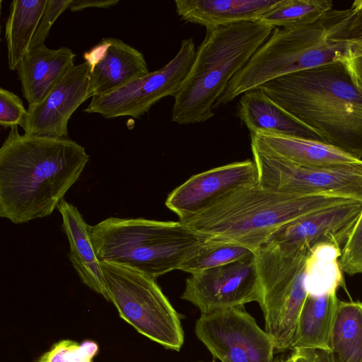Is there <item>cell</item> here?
Returning a JSON list of instances; mask_svg holds the SVG:
<instances>
[{"label":"cell","instance_id":"8fae6325","mask_svg":"<svg viewBox=\"0 0 362 362\" xmlns=\"http://www.w3.org/2000/svg\"><path fill=\"white\" fill-rule=\"evenodd\" d=\"M197 337L221 362H273L272 338L242 308L201 315Z\"/></svg>","mask_w":362,"mask_h":362},{"label":"cell","instance_id":"d6986e66","mask_svg":"<svg viewBox=\"0 0 362 362\" xmlns=\"http://www.w3.org/2000/svg\"><path fill=\"white\" fill-rule=\"evenodd\" d=\"M279 0H176L181 19L206 28L259 21Z\"/></svg>","mask_w":362,"mask_h":362},{"label":"cell","instance_id":"6da1fadb","mask_svg":"<svg viewBox=\"0 0 362 362\" xmlns=\"http://www.w3.org/2000/svg\"><path fill=\"white\" fill-rule=\"evenodd\" d=\"M89 155L69 137L11 129L0 148V216L25 223L49 216L79 179Z\"/></svg>","mask_w":362,"mask_h":362},{"label":"cell","instance_id":"e0dca14e","mask_svg":"<svg viewBox=\"0 0 362 362\" xmlns=\"http://www.w3.org/2000/svg\"><path fill=\"white\" fill-rule=\"evenodd\" d=\"M76 54L69 47L43 45L30 49L17 67L21 90L28 106L40 103L74 66Z\"/></svg>","mask_w":362,"mask_h":362},{"label":"cell","instance_id":"5b68a950","mask_svg":"<svg viewBox=\"0 0 362 362\" xmlns=\"http://www.w3.org/2000/svg\"><path fill=\"white\" fill-rule=\"evenodd\" d=\"M273 30L259 21L206 28L193 64L174 97L171 121L189 124L212 117L213 106L229 82Z\"/></svg>","mask_w":362,"mask_h":362},{"label":"cell","instance_id":"8992f818","mask_svg":"<svg viewBox=\"0 0 362 362\" xmlns=\"http://www.w3.org/2000/svg\"><path fill=\"white\" fill-rule=\"evenodd\" d=\"M100 262L137 271L156 279L179 269L204 240L180 221L110 217L90 228Z\"/></svg>","mask_w":362,"mask_h":362},{"label":"cell","instance_id":"4fadbf2b","mask_svg":"<svg viewBox=\"0 0 362 362\" xmlns=\"http://www.w3.org/2000/svg\"><path fill=\"white\" fill-rule=\"evenodd\" d=\"M257 183L258 174L254 161L233 162L192 175L169 194L165 206L182 220L236 189Z\"/></svg>","mask_w":362,"mask_h":362},{"label":"cell","instance_id":"52a82bcc","mask_svg":"<svg viewBox=\"0 0 362 362\" xmlns=\"http://www.w3.org/2000/svg\"><path fill=\"white\" fill-rule=\"evenodd\" d=\"M254 252L265 331L272 338L275 351L291 349L308 296L305 264L309 250L267 242Z\"/></svg>","mask_w":362,"mask_h":362},{"label":"cell","instance_id":"f546056e","mask_svg":"<svg viewBox=\"0 0 362 362\" xmlns=\"http://www.w3.org/2000/svg\"><path fill=\"white\" fill-rule=\"evenodd\" d=\"M28 110L20 97L14 93L0 88V124L5 129L18 126L23 127Z\"/></svg>","mask_w":362,"mask_h":362},{"label":"cell","instance_id":"277c9868","mask_svg":"<svg viewBox=\"0 0 362 362\" xmlns=\"http://www.w3.org/2000/svg\"><path fill=\"white\" fill-rule=\"evenodd\" d=\"M347 200L351 199L286 194L257 183L236 189L197 214L179 221L204 241L236 244L255 252L288 223Z\"/></svg>","mask_w":362,"mask_h":362},{"label":"cell","instance_id":"5bb4252c","mask_svg":"<svg viewBox=\"0 0 362 362\" xmlns=\"http://www.w3.org/2000/svg\"><path fill=\"white\" fill-rule=\"evenodd\" d=\"M90 65L72 66L38 104L28 106L24 134L68 137V122L79 106L93 96L90 87Z\"/></svg>","mask_w":362,"mask_h":362},{"label":"cell","instance_id":"ffe728a7","mask_svg":"<svg viewBox=\"0 0 362 362\" xmlns=\"http://www.w3.org/2000/svg\"><path fill=\"white\" fill-rule=\"evenodd\" d=\"M237 107V117L250 134L274 133L322 141L258 88L243 93Z\"/></svg>","mask_w":362,"mask_h":362},{"label":"cell","instance_id":"4dcf8cb0","mask_svg":"<svg viewBox=\"0 0 362 362\" xmlns=\"http://www.w3.org/2000/svg\"><path fill=\"white\" fill-rule=\"evenodd\" d=\"M71 0H47L30 49L45 45L51 28L58 17L69 7Z\"/></svg>","mask_w":362,"mask_h":362},{"label":"cell","instance_id":"d590c367","mask_svg":"<svg viewBox=\"0 0 362 362\" xmlns=\"http://www.w3.org/2000/svg\"><path fill=\"white\" fill-rule=\"evenodd\" d=\"M353 4L356 7L361 18L362 19V0H356Z\"/></svg>","mask_w":362,"mask_h":362},{"label":"cell","instance_id":"4316f807","mask_svg":"<svg viewBox=\"0 0 362 362\" xmlns=\"http://www.w3.org/2000/svg\"><path fill=\"white\" fill-rule=\"evenodd\" d=\"M253 255L254 251L242 245L203 240L183 261L179 270L192 274Z\"/></svg>","mask_w":362,"mask_h":362},{"label":"cell","instance_id":"ba28073f","mask_svg":"<svg viewBox=\"0 0 362 362\" xmlns=\"http://www.w3.org/2000/svg\"><path fill=\"white\" fill-rule=\"evenodd\" d=\"M101 267L109 301L120 317L149 339L179 351L184 343L182 317L156 279L107 262Z\"/></svg>","mask_w":362,"mask_h":362},{"label":"cell","instance_id":"d6a6232c","mask_svg":"<svg viewBox=\"0 0 362 362\" xmlns=\"http://www.w3.org/2000/svg\"><path fill=\"white\" fill-rule=\"evenodd\" d=\"M119 0H71L69 8L71 11L88 8H107L118 4Z\"/></svg>","mask_w":362,"mask_h":362},{"label":"cell","instance_id":"cb8c5ba5","mask_svg":"<svg viewBox=\"0 0 362 362\" xmlns=\"http://www.w3.org/2000/svg\"><path fill=\"white\" fill-rule=\"evenodd\" d=\"M332 362H362V303L339 300L329 341Z\"/></svg>","mask_w":362,"mask_h":362},{"label":"cell","instance_id":"74e56055","mask_svg":"<svg viewBox=\"0 0 362 362\" xmlns=\"http://www.w3.org/2000/svg\"><path fill=\"white\" fill-rule=\"evenodd\" d=\"M197 362H202V361H197ZM211 362H216V361L214 360V361H211Z\"/></svg>","mask_w":362,"mask_h":362},{"label":"cell","instance_id":"30bf717a","mask_svg":"<svg viewBox=\"0 0 362 362\" xmlns=\"http://www.w3.org/2000/svg\"><path fill=\"white\" fill-rule=\"evenodd\" d=\"M196 52L192 37L182 40L177 53L165 66L111 93L93 96L83 111L106 119L122 116L140 118L162 98L177 95Z\"/></svg>","mask_w":362,"mask_h":362},{"label":"cell","instance_id":"2e32d148","mask_svg":"<svg viewBox=\"0 0 362 362\" xmlns=\"http://www.w3.org/2000/svg\"><path fill=\"white\" fill-rule=\"evenodd\" d=\"M83 58L90 65L93 96L111 93L150 72L142 52L117 38H103Z\"/></svg>","mask_w":362,"mask_h":362},{"label":"cell","instance_id":"83f0119b","mask_svg":"<svg viewBox=\"0 0 362 362\" xmlns=\"http://www.w3.org/2000/svg\"><path fill=\"white\" fill-rule=\"evenodd\" d=\"M98 352V345L93 341L86 340L79 344L63 339L54 344L37 362H93Z\"/></svg>","mask_w":362,"mask_h":362},{"label":"cell","instance_id":"7402d4cb","mask_svg":"<svg viewBox=\"0 0 362 362\" xmlns=\"http://www.w3.org/2000/svg\"><path fill=\"white\" fill-rule=\"evenodd\" d=\"M336 293L308 294L300 311L291 349L328 350L339 301Z\"/></svg>","mask_w":362,"mask_h":362},{"label":"cell","instance_id":"e575fe53","mask_svg":"<svg viewBox=\"0 0 362 362\" xmlns=\"http://www.w3.org/2000/svg\"><path fill=\"white\" fill-rule=\"evenodd\" d=\"M313 362H332L328 350H312Z\"/></svg>","mask_w":362,"mask_h":362},{"label":"cell","instance_id":"484cf974","mask_svg":"<svg viewBox=\"0 0 362 362\" xmlns=\"http://www.w3.org/2000/svg\"><path fill=\"white\" fill-rule=\"evenodd\" d=\"M332 0H279L259 21L274 28L311 23L333 8Z\"/></svg>","mask_w":362,"mask_h":362},{"label":"cell","instance_id":"9c48e42d","mask_svg":"<svg viewBox=\"0 0 362 362\" xmlns=\"http://www.w3.org/2000/svg\"><path fill=\"white\" fill-rule=\"evenodd\" d=\"M262 187L283 194L329 195L362 202V160L329 166L296 164L251 144Z\"/></svg>","mask_w":362,"mask_h":362},{"label":"cell","instance_id":"7a4b0ae2","mask_svg":"<svg viewBox=\"0 0 362 362\" xmlns=\"http://www.w3.org/2000/svg\"><path fill=\"white\" fill-rule=\"evenodd\" d=\"M361 40L362 20L353 4L346 9L333 8L307 24L274 28L213 109L282 76L342 62L352 45Z\"/></svg>","mask_w":362,"mask_h":362},{"label":"cell","instance_id":"603a6c76","mask_svg":"<svg viewBox=\"0 0 362 362\" xmlns=\"http://www.w3.org/2000/svg\"><path fill=\"white\" fill-rule=\"evenodd\" d=\"M47 0H13L6 23L8 65L15 71L30 50V46Z\"/></svg>","mask_w":362,"mask_h":362},{"label":"cell","instance_id":"f1b7e54d","mask_svg":"<svg viewBox=\"0 0 362 362\" xmlns=\"http://www.w3.org/2000/svg\"><path fill=\"white\" fill-rule=\"evenodd\" d=\"M339 263L349 275L362 274V212L341 250Z\"/></svg>","mask_w":362,"mask_h":362},{"label":"cell","instance_id":"44dd1931","mask_svg":"<svg viewBox=\"0 0 362 362\" xmlns=\"http://www.w3.org/2000/svg\"><path fill=\"white\" fill-rule=\"evenodd\" d=\"M250 136L251 144L300 165L329 166L361 160L320 141L274 133L250 134Z\"/></svg>","mask_w":362,"mask_h":362},{"label":"cell","instance_id":"9a60e30c","mask_svg":"<svg viewBox=\"0 0 362 362\" xmlns=\"http://www.w3.org/2000/svg\"><path fill=\"white\" fill-rule=\"evenodd\" d=\"M361 212L360 201L347 200L333 204L288 223L267 242L309 251L322 244L343 249Z\"/></svg>","mask_w":362,"mask_h":362},{"label":"cell","instance_id":"1f68e13d","mask_svg":"<svg viewBox=\"0 0 362 362\" xmlns=\"http://www.w3.org/2000/svg\"><path fill=\"white\" fill-rule=\"evenodd\" d=\"M359 91L362 93V40L356 42L342 61Z\"/></svg>","mask_w":362,"mask_h":362},{"label":"cell","instance_id":"3957f363","mask_svg":"<svg viewBox=\"0 0 362 362\" xmlns=\"http://www.w3.org/2000/svg\"><path fill=\"white\" fill-rule=\"evenodd\" d=\"M258 88L322 142L362 160V93L343 62L288 74Z\"/></svg>","mask_w":362,"mask_h":362},{"label":"cell","instance_id":"7c38bea8","mask_svg":"<svg viewBox=\"0 0 362 362\" xmlns=\"http://www.w3.org/2000/svg\"><path fill=\"white\" fill-rule=\"evenodd\" d=\"M181 298L201 315L262 300V291L255 252L248 257L191 274L185 282Z\"/></svg>","mask_w":362,"mask_h":362},{"label":"cell","instance_id":"836d02e7","mask_svg":"<svg viewBox=\"0 0 362 362\" xmlns=\"http://www.w3.org/2000/svg\"><path fill=\"white\" fill-rule=\"evenodd\" d=\"M291 355L284 359V362H313L312 350L294 349Z\"/></svg>","mask_w":362,"mask_h":362},{"label":"cell","instance_id":"d4e9b609","mask_svg":"<svg viewBox=\"0 0 362 362\" xmlns=\"http://www.w3.org/2000/svg\"><path fill=\"white\" fill-rule=\"evenodd\" d=\"M342 249L322 244L309 251L305 264V286L308 294L324 296L336 293L344 287L339 263Z\"/></svg>","mask_w":362,"mask_h":362},{"label":"cell","instance_id":"8d00e7d4","mask_svg":"<svg viewBox=\"0 0 362 362\" xmlns=\"http://www.w3.org/2000/svg\"><path fill=\"white\" fill-rule=\"evenodd\" d=\"M273 362H284V359L278 357V358H274Z\"/></svg>","mask_w":362,"mask_h":362},{"label":"cell","instance_id":"ac0fdd59","mask_svg":"<svg viewBox=\"0 0 362 362\" xmlns=\"http://www.w3.org/2000/svg\"><path fill=\"white\" fill-rule=\"evenodd\" d=\"M62 228L69 243V259L81 281L109 300L101 262L91 238L90 228L78 209L63 199L57 206Z\"/></svg>","mask_w":362,"mask_h":362}]
</instances>
